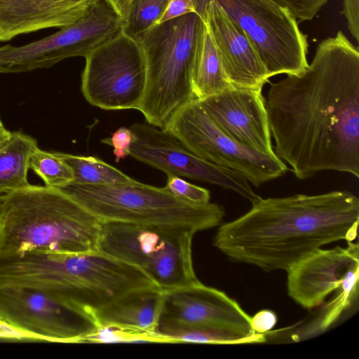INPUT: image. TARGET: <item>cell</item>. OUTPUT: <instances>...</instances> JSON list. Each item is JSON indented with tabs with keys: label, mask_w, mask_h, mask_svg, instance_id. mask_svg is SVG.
I'll use <instances>...</instances> for the list:
<instances>
[{
	"label": "cell",
	"mask_w": 359,
	"mask_h": 359,
	"mask_svg": "<svg viewBox=\"0 0 359 359\" xmlns=\"http://www.w3.org/2000/svg\"><path fill=\"white\" fill-rule=\"evenodd\" d=\"M264 99L274 152L297 179L359 177V50L342 32L318 45L304 71L271 83Z\"/></svg>",
	"instance_id": "obj_1"
},
{
	"label": "cell",
	"mask_w": 359,
	"mask_h": 359,
	"mask_svg": "<svg viewBox=\"0 0 359 359\" xmlns=\"http://www.w3.org/2000/svg\"><path fill=\"white\" fill-rule=\"evenodd\" d=\"M251 203L246 213L219 226L213 245L230 259L265 271H287L325 245L357 237L359 199L348 191Z\"/></svg>",
	"instance_id": "obj_2"
},
{
	"label": "cell",
	"mask_w": 359,
	"mask_h": 359,
	"mask_svg": "<svg viewBox=\"0 0 359 359\" xmlns=\"http://www.w3.org/2000/svg\"><path fill=\"white\" fill-rule=\"evenodd\" d=\"M102 223L60 189L28 185L0 196V252L99 251Z\"/></svg>",
	"instance_id": "obj_3"
},
{
	"label": "cell",
	"mask_w": 359,
	"mask_h": 359,
	"mask_svg": "<svg viewBox=\"0 0 359 359\" xmlns=\"http://www.w3.org/2000/svg\"><path fill=\"white\" fill-rule=\"evenodd\" d=\"M8 269L14 283L43 290L93 314L130 291L158 287L138 268L100 251H26L14 255Z\"/></svg>",
	"instance_id": "obj_4"
},
{
	"label": "cell",
	"mask_w": 359,
	"mask_h": 359,
	"mask_svg": "<svg viewBox=\"0 0 359 359\" xmlns=\"http://www.w3.org/2000/svg\"><path fill=\"white\" fill-rule=\"evenodd\" d=\"M202 18L191 13L158 23L137 39L146 62V87L137 110L147 123L165 130L184 105L195 100L191 84Z\"/></svg>",
	"instance_id": "obj_5"
},
{
	"label": "cell",
	"mask_w": 359,
	"mask_h": 359,
	"mask_svg": "<svg viewBox=\"0 0 359 359\" xmlns=\"http://www.w3.org/2000/svg\"><path fill=\"white\" fill-rule=\"evenodd\" d=\"M60 189L102 223L182 225L196 232L220 225L225 211L217 203L194 204L165 187L134 180L116 184L71 183Z\"/></svg>",
	"instance_id": "obj_6"
},
{
	"label": "cell",
	"mask_w": 359,
	"mask_h": 359,
	"mask_svg": "<svg viewBox=\"0 0 359 359\" xmlns=\"http://www.w3.org/2000/svg\"><path fill=\"white\" fill-rule=\"evenodd\" d=\"M182 225L102 223L99 251L144 272L163 292L196 284L192 241Z\"/></svg>",
	"instance_id": "obj_7"
},
{
	"label": "cell",
	"mask_w": 359,
	"mask_h": 359,
	"mask_svg": "<svg viewBox=\"0 0 359 359\" xmlns=\"http://www.w3.org/2000/svg\"><path fill=\"white\" fill-rule=\"evenodd\" d=\"M209 0H194L198 13ZM242 29L269 78L298 74L308 67L307 36L294 17L272 0H215Z\"/></svg>",
	"instance_id": "obj_8"
},
{
	"label": "cell",
	"mask_w": 359,
	"mask_h": 359,
	"mask_svg": "<svg viewBox=\"0 0 359 359\" xmlns=\"http://www.w3.org/2000/svg\"><path fill=\"white\" fill-rule=\"evenodd\" d=\"M81 90L105 110L137 109L146 87V62L140 41L121 30L86 57Z\"/></svg>",
	"instance_id": "obj_9"
},
{
	"label": "cell",
	"mask_w": 359,
	"mask_h": 359,
	"mask_svg": "<svg viewBox=\"0 0 359 359\" xmlns=\"http://www.w3.org/2000/svg\"><path fill=\"white\" fill-rule=\"evenodd\" d=\"M0 320L32 341L83 343L99 327L94 314L35 287L0 283Z\"/></svg>",
	"instance_id": "obj_10"
},
{
	"label": "cell",
	"mask_w": 359,
	"mask_h": 359,
	"mask_svg": "<svg viewBox=\"0 0 359 359\" xmlns=\"http://www.w3.org/2000/svg\"><path fill=\"white\" fill-rule=\"evenodd\" d=\"M165 130L198 157L240 173L255 187L281 177L288 170L277 156L266 155L224 134L196 100L179 110Z\"/></svg>",
	"instance_id": "obj_11"
},
{
	"label": "cell",
	"mask_w": 359,
	"mask_h": 359,
	"mask_svg": "<svg viewBox=\"0 0 359 359\" xmlns=\"http://www.w3.org/2000/svg\"><path fill=\"white\" fill-rule=\"evenodd\" d=\"M126 22L104 1L83 18L43 39L21 46L0 47V73L48 68L72 57H86L125 27Z\"/></svg>",
	"instance_id": "obj_12"
},
{
	"label": "cell",
	"mask_w": 359,
	"mask_h": 359,
	"mask_svg": "<svg viewBox=\"0 0 359 359\" xmlns=\"http://www.w3.org/2000/svg\"><path fill=\"white\" fill-rule=\"evenodd\" d=\"M130 156L168 175L186 177L232 190L252 202L259 196L240 173L198 157L170 132L148 123L133 124Z\"/></svg>",
	"instance_id": "obj_13"
},
{
	"label": "cell",
	"mask_w": 359,
	"mask_h": 359,
	"mask_svg": "<svg viewBox=\"0 0 359 359\" xmlns=\"http://www.w3.org/2000/svg\"><path fill=\"white\" fill-rule=\"evenodd\" d=\"M287 273L288 295L304 309L317 308L330 294L358 283V243L349 241L345 248L317 249Z\"/></svg>",
	"instance_id": "obj_14"
},
{
	"label": "cell",
	"mask_w": 359,
	"mask_h": 359,
	"mask_svg": "<svg viewBox=\"0 0 359 359\" xmlns=\"http://www.w3.org/2000/svg\"><path fill=\"white\" fill-rule=\"evenodd\" d=\"M163 294L159 320L224 328L266 341L265 334L252 330L251 317L239 304L219 290L198 282Z\"/></svg>",
	"instance_id": "obj_15"
},
{
	"label": "cell",
	"mask_w": 359,
	"mask_h": 359,
	"mask_svg": "<svg viewBox=\"0 0 359 359\" xmlns=\"http://www.w3.org/2000/svg\"><path fill=\"white\" fill-rule=\"evenodd\" d=\"M198 102L227 136L266 155L276 156L261 89L230 87Z\"/></svg>",
	"instance_id": "obj_16"
},
{
	"label": "cell",
	"mask_w": 359,
	"mask_h": 359,
	"mask_svg": "<svg viewBox=\"0 0 359 359\" xmlns=\"http://www.w3.org/2000/svg\"><path fill=\"white\" fill-rule=\"evenodd\" d=\"M198 13L212 35L230 84L235 88L262 90L269 77L242 29L215 0L205 2Z\"/></svg>",
	"instance_id": "obj_17"
},
{
	"label": "cell",
	"mask_w": 359,
	"mask_h": 359,
	"mask_svg": "<svg viewBox=\"0 0 359 359\" xmlns=\"http://www.w3.org/2000/svg\"><path fill=\"white\" fill-rule=\"evenodd\" d=\"M100 0H0V41L22 34L70 25Z\"/></svg>",
	"instance_id": "obj_18"
},
{
	"label": "cell",
	"mask_w": 359,
	"mask_h": 359,
	"mask_svg": "<svg viewBox=\"0 0 359 359\" xmlns=\"http://www.w3.org/2000/svg\"><path fill=\"white\" fill-rule=\"evenodd\" d=\"M163 304L158 287L130 291L94 313L99 326L115 327L141 333L156 334Z\"/></svg>",
	"instance_id": "obj_19"
},
{
	"label": "cell",
	"mask_w": 359,
	"mask_h": 359,
	"mask_svg": "<svg viewBox=\"0 0 359 359\" xmlns=\"http://www.w3.org/2000/svg\"><path fill=\"white\" fill-rule=\"evenodd\" d=\"M191 84L196 101L233 87L224 74L217 48L203 19L196 43Z\"/></svg>",
	"instance_id": "obj_20"
},
{
	"label": "cell",
	"mask_w": 359,
	"mask_h": 359,
	"mask_svg": "<svg viewBox=\"0 0 359 359\" xmlns=\"http://www.w3.org/2000/svg\"><path fill=\"white\" fill-rule=\"evenodd\" d=\"M37 148V142L32 137L20 132L11 133L0 149V194L29 185V160Z\"/></svg>",
	"instance_id": "obj_21"
},
{
	"label": "cell",
	"mask_w": 359,
	"mask_h": 359,
	"mask_svg": "<svg viewBox=\"0 0 359 359\" xmlns=\"http://www.w3.org/2000/svg\"><path fill=\"white\" fill-rule=\"evenodd\" d=\"M156 333L165 343L238 344L262 343V340L224 328L191 325L159 320Z\"/></svg>",
	"instance_id": "obj_22"
},
{
	"label": "cell",
	"mask_w": 359,
	"mask_h": 359,
	"mask_svg": "<svg viewBox=\"0 0 359 359\" xmlns=\"http://www.w3.org/2000/svg\"><path fill=\"white\" fill-rule=\"evenodd\" d=\"M55 154L73 170L72 183L79 184H116L134 181L120 170L94 156H77L62 152Z\"/></svg>",
	"instance_id": "obj_23"
},
{
	"label": "cell",
	"mask_w": 359,
	"mask_h": 359,
	"mask_svg": "<svg viewBox=\"0 0 359 359\" xmlns=\"http://www.w3.org/2000/svg\"><path fill=\"white\" fill-rule=\"evenodd\" d=\"M29 168L45 182L46 186L60 188L73 182L72 169L55 153L39 147L32 154Z\"/></svg>",
	"instance_id": "obj_24"
},
{
	"label": "cell",
	"mask_w": 359,
	"mask_h": 359,
	"mask_svg": "<svg viewBox=\"0 0 359 359\" xmlns=\"http://www.w3.org/2000/svg\"><path fill=\"white\" fill-rule=\"evenodd\" d=\"M169 0H133L123 30L135 39L158 23Z\"/></svg>",
	"instance_id": "obj_25"
},
{
	"label": "cell",
	"mask_w": 359,
	"mask_h": 359,
	"mask_svg": "<svg viewBox=\"0 0 359 359\" xmlns=\"http://www.w3.org/2000/svg\"><path fill=\"white\" fill-rule=\"evenodd\" d=\"M165 343L157 334L141 333L115 327L99 326L83 341V343Z\"/></svg>",
	"instance_id": "obj_26"
},
{
	"label": "cell",
	"mask_w": 359,
	"mask_h": 359,
	"mask_svg": "<svg viewBox=\"0 0 359 359\" xmlns=\"http://www.w3.org/2000/svg\"><path fill=\"white\" fill-rule=\"evenodd\" d=\"M165 187L175 196L194 204H205L210 202V191L203 187L191 184L180 176L168 175Z\"/></svg>",
	"instance_id": "obj_27"
},
{
	"label": "cell",
	"mask_w": 359,
	"mask_h": 359,
	"mask_svg": "<svg viewBox=\"0 0 359 359\" xmlns=\"http://www.w3.org/2000/svg\"><path fill=\"white\" fill-rule=\"evenodd\" d=\"M286 8L298 23L312 20L329 0H272Z\"/></svg>",
	"instance_id": "obj_28"
},
{
	"label": "cell",
	"mask_w": 359,
	"mask_h": 359,
	"mask_svg": "<svg viewBox=\"0 0 359 359\" xmlns=\"http://www.w3.org/2000/svg\"><path fill=\"white\" fill-rule=\"evenodd\" d=\"M135 136L131 130L126 127H120L113 133L111 137L102 140L104 144L113 147L115 161L118 163L130 154V149Z\"/></svg>",
	"instance_id": "obj_29"
},
{
	"label": "cell",
	"mask_w": 359,
	"mask_h": 359,
	"mask_svg": "<svg viewBox=\"0 0 359 359\" xmlns=\"http://www.w3.org/2000/svg\"><path fill=\"white\" fill-rule=\"evenodd\" d=\"M277 315L271 309H262L257 312L250 320L252 330L257 334H266L276 325Z\"/></svg>",
	"instance_id": "obj_30"
},
{
	"label": "cell",
	"mask_w": 359,
	"mask_h": 359,
	"mask_svg": "<svg viewBox=\"0 0 359 359\" xmlns=\"http://www.w3.org/2000/svg\"><path fill=\"white\" fill-rule=\"evenodd\" d=\"M191 13H197L194 0H169L167 8L158 23Z\"/></svg>",
	"instance_id": "obj_31"
},
{
	"label": "cell",
	"mask_w": 359,
	"mask_h": 359,
	"mask_svg": "<svg viewBox=\"0 0 359 359\" xmlns=\"http://www.w3.org/2000/svg\"><path fill=\"white\" fill-rule=\"evenodd\" d=\"M0 339L31 340L25 333L11 327L0 320Z\"/></svg>",
	"instance_id": "obj_32"
},
{
	"label": "cell",
	"mask_w": 359,
	"mask_h": 359,
	"mask_svg": "<svg viewBox=\"0 0 359 359\" xmlns=\"http://www.w3.org/2000/svg\"><path fill=\"white\" fill-rule=\"evenodd\" d=\"M126 22L133 0H104Z\"/></svg>",
	"instance_id": "obj_33"
},
{
	"label": "cell",
	"mask_w": 359,
	"mask_h": 359,
	"mask_svg": "<svg viewBox=\"0 0 359 359\" xmlns=\"http://www.w3.org/2000/svg\"><path fill=\"white\" fill-rule=\"evenodd\" d=\"M11 132L5 128L0 129V149L6 143L11 137Z\"/></svg>",
	"instance_id": "obj_34"
},
{
	"label": "cell",
	"mask_w": 359,
	"mask_h": 359,
	"mask_svg": "<svg viewBox=\"0 0 359 359\" xmlns=\"http://www.w3.org/2000/svg\"><path fill=\"white\" fill-rule=\"evenodd\" d=\"M4 128L0 119V129Z\"/></svg>",
	"instance_id": "obj_35"
}]
</instances>
